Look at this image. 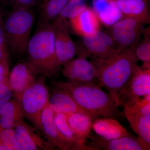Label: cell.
<instances>
[{
    "instance_id": "cell-1",
    "label": "cell",
    "mask_w": 150,
    "mask_h": 150,
    "mask_svg": "<svg viewBox=\"0 0 150 150\" xmlns=\"http://www.w3.org/2000/svg\"><path fill=\"white\" fill-rule=\"evenodd\" d=\"M134 47L105 59L93 58L98 83L118 100V94L129 81L138 61Z\"/></svg>"
},
{
    "instance_id": "cell-2",
    "label": "cell",
    "mask_w": 150,
    "mask_h": 150,
    "mask_svg": "<svg viewBox=\"0 0 150 150\" xmlns=\"http://www.w3.org/2000/svg\"><path fill=\"white\" fill-rule=\"evenodd\" d=\"M55 88L67 93L81 107L96 117L115 118L120 114L118 100L98 85L58 81Z\"/></svg>"
},
{
    "instance_id": "cell-3",
    "label": "cell",
    "mask_w": 150,
    "mask_h": 150,
    "mask_svg": "<svg viewBox=\"0 0 150 150\" xmlns=\"http://www.w3.org/2000/svg\"><path fill=\"white\" fill-rule=\"evenodd\" d=\"M26 54L28 63L37 74L48 78L57 75L60 67L56 59L52 23H39L30 39Z\"/></svg>"
},
{
    "instance_id": "cell-4",
    "label": "cell",
    "mask_w": 150,
    "mask_h": 150,
    "mask_svg": "<svg viewBox=\"0 0 150 150\" xmlns=\"http://www.w3.org/2000/svg\"><path fill=\"white\" fill-rule=\"evenodd\" d=\"M35 14L30 8L16 7L7 18L4 30L8 45L17 56L26 54Z\"/></svg>"
},
{
    "instance_id": "cell-5",
    "label": "cell",
    "mask_w": 150,
    "mask_h": 150,
    "mask_svg": "<svg viewBox=\"0 0 150 150\" xmlns=\"http://www.w3.org/2000/svg\"><path fill=\"white\" fill-rule=\"evenodd\" d=\"M41 76L26 89L18 100L20 103L25 117L36 129L42 132L40 122L41 112L48 103L49 91Z\"/></svg>"
},
{
    "instance_id": "cell-6",
    "label": "cell",
    "mask_w": 150,
    "mask_h": 150,
    "mask_svg": "<svg viewBox=\"0 0 150 150\" xmlns=\"http://www.w3.org/2000/svg\"><path fill=\"white\" fill-rule=\"evenodd\" d=\"M149 21V18L124 17L112 25L110 35L118 53L135 47L139 41L143 27Z\"/></svg>"
},
{
    "instance_id": "cell-7",
    "label": "cell",
    "mask_w": 150,
    "mask_h": 150,
    "mask_svg": "<svg viewBox=\"0 0 150 150\" xmlns=\"http://www.w3.org/2000/svg\"><path fill=\"white\" fill-rule=\"evenodd\" d=\"M150 94V68L137 65L133 74L118 96L120 106L132 104L139 98Z\"/></svg>"
},
{
    "instance_id": "cell-8",
    "label": "cell",
    "mask_w": 150,
    "mask_h": 150,
    "mask_svg": "<svg viewBox=\"0 0 150 150\" xmlns=\"http://www.w3.org/2000/svg\"><path fill=\"white\" fill-rule=\"evenodd\" d=\"M19 150H53L56 148L43 132L24 121L13 128Z\"/></svg>"
},
{
    "instance_id": "cell-9",
    "label": "cell",
    "mask_w": 150,
    "mask_h": 150,
    "mask_svg": "<svg viewBox=\"0 0 150 150\" xmlns=\"http://www.w3.org/2000/svg\"><path fill=\"white\" fill-rule=\"evenodd\" d=\"M79 55L86 57L105 59L118 53L117 46L110 35L100 30L90 36L83 37Z\"/></svg>"
},
{
    "instance_id": "cell-10",
    "label": "cell",
    "mask_w": 150,
    "mask_h": 150,
    "mask_svg": "<svg viewBox=\"0 0 150 150\" xmlns=\"http://www.w3.org/2000/svg\"><path fill=\"white\" fill-rule=\"evenodd\" d=\"M64 66L62 74L68 81L98 85L95 67L85 56L79 55L78 58L72 59Z\"/></svg>"
},
{
    "instance_id": "cell-11",
    "label": "cell",
    "mask_w": 150,
    "mask_h": 150,
    "mask_svg": "<svg viewBox=\"0 0 150 150\" xmlns=\"http://www.w3.org/2000/svg\"><path fill=\"white\" fill-rule=\"evenodd\" d=\"M52 23L55 32L56 59L60 67L73 59L77 52V49L68 32L65 20L58 17Z\"/></svg>"
},
{
    "instance_id": "cell-12",
    "label": "cell",
    "mask_w": 150,
    "mask_h": 150,
    "mask_svg": "<svg viewBox=\"0 0 150 150\" xmlns=\"http://www.w3.org/2000/svg\"><path fill=\"white\" fill-rule=\"evenodd\" d=\"M37 74L27 62L15 65L9 75L8 85L18 99L26 89L35 82Z\"/></svg>"
},
{
    "instance_id": "cell-13",
    "label": "cell",
    "mask_w": 150,
    "mask_h": 150,
    "mask_svg": "<svg viewBox=\"0 0 150 150\" xmlns=\"http://www.w3.org/2000/svg\"><path fill=\"white\" fill-rule=\"evenodd\" d=\"M40 122L42 132L51 144L60 150H77L72 143L66 139L59 132L54 121V112L48 103L41 112Z\"/></svg>"
},
{
    "instance_id": "cell-14",
    "label": "cell",
    "mask_w": 150,
    "mask_h": 150,
    "mask_svg": "<svg viewBox=\"0 0 150 150\" xmlns=\"http://www.w3.org/2000/svg\"><path fill=\"white\" fill-rule=\"evenodd\" d=\"M90 146L96 150H146L138 138L129 136L118 139H107L92 134Z\"/></svg>"
},
{
    "instance_id": "cell-15",
    "label": "cell",
    "mask_w": 150,
    "mask_h": 150,
    "mask_svg": "<svg viewBox=\"0 0 150 150\" xmlns=\"http://www.w3.org/2000/svg\"><path fill=\"white\" fill-rule=\"evenodd\" d=\"M54 88L51 95H49L48 101V105L53 112L64 114L82 113L89 115L94 119L96 118L81 107L69 94L59 89Z\"/></svg>"
},
{
    "instance_id": "cell-16",
    "label": "cell",
    "mask_w": 150,
    "mask_h": 150,
    "mask_svg": "<svg viewBox=\"0 0 150 150\" xmlns=\"http://www.w3.org/2000/svg\"><path fill=\"white\" fill-rule=\"evenodd\" d=\"M69 21L74 31L82 37L93 35L100 30L99 19L93 9L88 7Z\"/></svg>"
},
{
    "instance_id": "cell-17",
    "label": "cell",
    "mask_w": 150,
    "mask_h": 150,
    "mask_svg": "<svg viewBox=\"0 0 150 150\" xmlns=\"http://www.w3.org/2000/svg\"><path fill=\"white\" fill-rule=\"evenodd\" d=\"M92 4L100 22L105 26H112L123 18L116 0H93Z\"/></svg>"
},
{
    "instance_id": "cell-18",
    "label": "cell",
    "mask_w": 150,
    "mask_h": 150,
    "mask_svg": "<svg viewBox=\"0 0 150 150\" xmlns=\"http://www.w3.org/2000/svg\"><path fill=\"white\" fill-rule=\"evenodd\" d=\"M92 128L98 136L107 139L130 136L125 128L114 118L97 117L94 119Z\"/></svg>"
},
{
    "instance_id": "cell-19",
    "label": "cell",
    "mask_w": 150,
    "mask_h": 150,
    "mask_svg": "<svg viewBox=\"0 0 150 150\" xmlns=\"http://www.w3.org/2000/svg\"><path fill=\"white\" fill-rule=\"evenodd\" d=\"M25 117L19 101L10 99L0 108V129H13Z\"/></svg>"
},
{
    "instance_id": "cell-20",
    "label": "cell",
    "mask_w": 150,
    "mask_h": 150,
    "mask_svg": "<svg viewBox=\"0 0 150 150\" xmlns=\"http://www.w3.org/2000/svg\"><path fill=\"white\" fill-rule=\"evenodd\" d=\"M54 118L59 132L66 139L74 144L78 150H95L90 145L86 144V139L78 135L68 126L64 113L54 112Z\"/></svg>"
},
{
    "instance_id": "cell-21",
    "label": "cell",
    "mask_w": 150,
    "mask_h": 150,
    "mask_svg": "<svg viewBox=\"0 0 150 150\" xmlns=\"http://www.w3.org/2000/svg\"><path fill=\"white\" fill-rule=\"evenodd\" d=\"M66 122L73 131L86 139L91 136L93 118L89 115L79 113H65Z\"/></svg>"
},
{
    "instance_id": "cell-22",
    "label": "cell",
    "mask_w": 150,
    "mask_h": 150,
    "mask_svg": "<svg viewBox=\"0 0 150 150\" xmlns=\"http://www.w3.org/2000/svg\"><path fill=\"white\" fill-rule=\"evenodd\" d=\"M131 128L146 150L150 149V114L133 115L126 117Z\"/></svg>"
},
{
    "instance_id": "cell-23",
    "label": "cell",
    "mask_w": 150,
    "mask_h": 150,
    "mask_svg": "<svg viewBox=\"0 0 150 150\" xmlns=\"http://www.w3.org/2000/svg\"><path fill=\"white\" fill-rule=\"evenodd\" d=\"M123 18H149L146 0H116Z\"/></svg>"
},
{
    "instance_id": "cell-24",
    "label": "cell",
    "mask_w": 150,
    "mask_h": 150,
    "mask_svg": "<svg viewBox=\"0 0 150 150\" xmlns=\"http://www.w3.org/2000/svg\"><path fill=\"white\" fill-rule=\"evenodd\" d=\"M69 0H44L40 8L39 23H52L59 16Z\"/></svg>"
},
{
    "instance_id": "cell-25",
    "label": "cell",
    "mask_w": 150,
    "mask_h": 150,
    "mask_svg": "<svg viewBox=\"0 0 150 150\" xmlns=\"http://www.w3.org/2000/svg\"><path fill=\"white\" fill-rule=\"evenodd\" d=\"M144 39L139 41L134 48L137 60H141L143 64H150V40L149 28L143 29Z\"/></svg>"
},
{
    "instance_id": "cell-26",
    "label": "cell",
    "mask_w": 150,
    "mask_h": 150,
    "mask_svg": "<svg viewBox=\"0 0 150 150\" xmlns=\"http://www.w3.org/2000/svg\"><path fill=\"white\" fill-rule=\"evenodd\" d=\"M86 0H69L58 17L66 20L75 17L86 8Z\"/></svg>"
},
{
    "instance_id": "cell-27",
    "label": "cell",
    "mask_w": 150,
    "mask_h": 150,
    "mask_svg": "<svg viewBox=\"0 0 150 150\" xmlns=\"http://www.w3.org/2000/svg\"><path fill=\"white\" fill-rule=\"evenodd\" d=\"M0 142L6 150H19L13 129H0Z\"/></svg>"
},
{
    "instance_id": "cell-28",
    "label": "cell",
    "mask_w": 150,
    "mask_h": 150,
    "mask_svg": "<svg viewBox=\"0 0 150 150\" xmlns=\"http://www.w3.org/2000/svg\"><path fill=\"white\" fill-rule=\"evenodd\" d=\"M150 103V94L139 98L129 105L123 107L125 116L129 117L140 112L142 108Z\"/></svg>"
},
{
    "instance_id": "cell-29",
    "label": "cell",
    "mask_w": 150,
    "mask_h": 150,
    "mask_svg": "<svg viewBox=\"0 0 150 150\" xmlns=\"http://www.w3.org/2000/svg\"><path fill=\"white\" fill-rule=\"evenodd\" d=\"M8 46L4 28L0 26V62L8 64Z\"/></svg>"
},
{
    "instance_id": "cell-30",
    "label": "cell",
    "mask_w": 150,
    "mask_h": 150,
    "mask_svg": "<svg viewBox=\"0 0 150 150\" xmlns=\"http://www.w3.org/2000/svg\"><path fill=\"white\" fill-rule=\"evenodd\" d=\"M12 94L8 84H0V108L11 99Z\"/></svg>"
},
{
    "instance_id": "cell-31",
    "label": "cell",
    "mask_w": 150,
    "mask_h": 150,
    "mask_svg": "<svg viewBox=\"0 0 150 150\" xmlns=\"http://www.w3.org/2000/svg\"><path fill=\"white\" fill-rule=\"evenodd\" d=\"M8 64L0 62V84H8Z\"/></svg>"
},
{
    "instance_id": "cell-32",
    "label": "cell",
    "mask_w": 150,
    "mask_h": 150,
    "mask_svg": "<svg viewBox=\"0 0 150 150\" xmlns=\"http://www.w3.org/2000/svg\"><path fill=\"white\" fill-rule=\"evenodd\" d=\"M16 7L30 8L37 4L38 0H13Z\"/></svg>"
},
{
    "instance_id": "cell-33",
    "label": "cell",
    "mask_w": 150,
    "mask_h": 150,
    "mask_svg": "<svg viewBox=\"0 0 150 150\" xmlns=\"http://www.w3.org/2000/svg\"><path fill=\"white\" fill-rule=\"evenodd\" d=\"M1 13H0V22H1Z\"/></svg>"
}]
</instances>
